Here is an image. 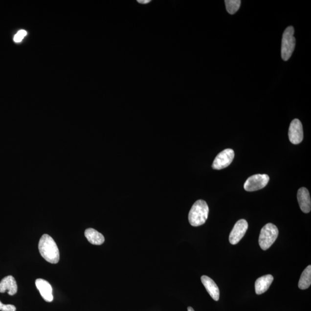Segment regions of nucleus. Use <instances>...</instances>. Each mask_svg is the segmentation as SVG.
<instances>
[{
  "instance_id": "obj_18",
  "label": "nucleus",
  "mask_w": 311,
  "mask_h": 311,
  "mask_svg": "<svg viewBox=\"0 0 311 311\" xmlns=\"http://www.w3.org/2000/svg\"><path fill=\"white\" fill-rule=\"evenodd\" d=\"M0 311H16V308L12 304H4L0 301Z\"/></svg>"
},
{
  "instance_id": "obj_14",
  "label": "nucleus",
  "mask_w": 311,
  "mask_h": 311,
  "mask_svg": "<svg viewBox=\"0 0 311 311\" xmlns=\"http://www.w3.org/2000/svg\"><path fill=\"white\" fill-rule=\"evenodd\" d=\"M84 234L90 244L93 245H102L105 241V237L102 233L97 231L95 229H87Z\"/></svg>"
},
{
  "instance_id": "obj_12",
  "label": "nucleus",
  "mask_w": 311,
  "mask_h": 311,
  "mask_svg": "<svg viewBox=\"0 0 311 311\" xmlns=\"http://www.w3.org/2000/svg\"><path fill=\"white\" fill-rule=\"evenodd\" d=\"M200 279H201L203 286L205 287L207 292L212 297V299L215 301H219L220 290L215 281L210 277L206 276V275H203Z\"/></svg>"
},
{
  "instance_id": "obj_4",
  "label": "nucleus",
  "mask_w": 311,
  "mask_h": 311,
  "mask_svg": "<svg viewBox=\"0 0 311 311\" xmlns=\"http://www.w3.org/2000/svg\"><path fill=\"white\" fill-rule=\"evenodd\" d=\"M294 30L292 26H289L283 34L282 40L281 57L287 61L289 59L296 46V39L294 37Z\"/></svg>"
},
{
  "instance_id": "obj_11",
  "label": "nucleus",
  "mask_w": 311,
  "mask_h": 311,
  "mask_svg": "<svg viewBox=\"0 0 311 311\" xmlns=\"http://www.w3.org/2000/svg\"><path fill=\"white\" fill-rule=\"evenodd\" d=\"M297 200L302 212L309 213L311 209V200L310 194L306 188L301 187L298 190Z\"/></svg>"
},
{
  "instance_id": "obj_8",
  "label": "nucleus",
  "mask_w": 311,
  "mask_h": 311,
  "mask_svg": "<svg viewBox=\"0 0 311 311\" xmlns=\"http://www.w3.org/2000/svg\"><path fill=\"white\" fill-rule=\"evenodd\" d=\"M288 135L290 141L293 144H299L302 142L304 137L303 129L300 120L295 119L291 121Z\"/></svg>"
},
{
  "instance_id": "obj_16",
  "label": "nucleus",
  "mask_w": 311,
  "mask_h": 311,
  "mask_svg": "<svg viewBox=\"0 0 311 311\" xmlns=\"http://www.w3.org/2000/svg\"><path fill=\"white\" fill-rule=\"evenodd\" d=\"M226 9L229 14L233 15L237 12L241 5V0H226Z\"/></svg>"
},
{
  "instance_id": "obj_10",
  "label": "nucleus",
  "mask_w": 311,
  "mask_h": 311,
  "mask_svg": "<svg viewBox=\"0 0 311 311\" xmlns=\"http://www.w3.org/2000/svg\"><path fill=\"white\" fill-rule=\"evenodd\" d=\"M6 291L10 296H14L18 292L17 283L12 275L5 277L0 281V293H4Z\"/></svg>"
},
{
  "instance_id": "obj_19",
  "label": "nucleus",
  "mask_w": 311,
  "mask_h": 311,
  "mask_svg": "<svg viewBox=\"0 0 311 311\" xmlns=\"http://www.w3.org/2000/svg\"><path fill=\"white\" fill-rule=\"evenodd\" d=\"M137 2L142 4H147L151 2V0H138Z\"/></svg>"
},
{
  "instance_id": "obj_20",
  "label": "nucleus",
  "mask_w": 311,
  "mask_h": 311,
  "mask_svg": "<svg viewBox=\"0 0 311 311\" xmlns=\"http://www.w3.org/2000/svg\"><path fill=\"white\" fill-rule=\"evenodd\" d=\"M187 310L188 311H195L194 310L193 308L191 307H188Z\"/></svg>"
},
{
  "instance_id": "obj_6",
  "label": "nucleus",
  "mask_w": 311,
  "mask_h": 311,
  "mask_svg": "<svg viewBox=\"0 0 311 311\" xmlns=\"http://www.w3.org/2000/svg\"><path fill=\"white\" fill-rule=\"evenodd\" d=\"M234 157V151L231 149H226L217 156L213 161L212 168L214 170L223 169L231 164Z\"/></svg>"
},
{
  "instance_id": "obj_9",
  "label": "nucleus",
  "mask_w": 311,
  "mask_h": 311,
  "mask_svg": "<svg viewBox=\"0 0 311 311\" xmlns=\"http://www.w3.org/2000/svg\"><path fill=\"white\" fill-rule=\"evenodd\" d=\"M35 285L45 301L50 303L53 300V288L48 282L42 278H38L35 281Z\"/></svg>"
},
{
  "instance_id": "obj_7",
  "label": "nucleus",
  "mask_w": 311,
  "mask_h": 311,
  "mask_svg": "<svg viewBox=\"0 0 311 311\" xmlns=\"http://www.w3.org/2000/svg\"><path fill=\"white\" fill-rule=\"evenodd\" d=\"M248 227V222L246 220L242 219L239 220L233 226L230 233L229 241L230 244L235 245L241 241L247 232Z\"/></svg>"
},
{
  "instance_id": "obj_3",
  "label": "nucleus",
  "mask_w": 311,
  "mask_h": 311,
  "mask_svg": "<svg viewBox=\"0 0 311 311\" xmlns=\"http://www.w3.org/2000/svg\"><path fill=\"white\" fill-rule=\"evenodd\" d=\"M278 236L276 226L268 223L262 228L259 238V244L262 249L267 250L274 244Z\"/></svg>"
},
{
  "instance_id": "obj_15",
  "label": "nucleus",
  "mask_w": 311,
  "mask_h": 311,
  "mask_svg": "<svg viewBox=\"0 0 311 311\" xmlns=\"http://www.w3.org/2000/svg\"><path fill=\"white\" fill-rule=\"evenodd\" d=\"M311 284V266L306 267L301 274L298 286L301 290L307 289Z\"/></svg>"
},
{
  "instance_id": "obj_2",
  "label": "nucleus",
  "mask_w": 311,
  "mask_h": 311,
  "mask_svg": "<svg viewBox=\"0 0 311 311\" xmlns=\"http://www.w3.org/2000/svg\"><path fill=\"white\" fill-rule=\"evenodd\" d=\"M209 211L208 205L205 200H197L189 214V221L191 225L199 226L204 224L208 218Z\"/></svg>"
},
{
  "instance_id": "obj_17",
  "label": "nucleus",
  "mask_w": 311,
  "mask_h": 311,
  "mask_svg": "<svg viewBox=\"0 0 311 311\" xmlns=\"http://www.w3.org/2000/svg\"><path fill=\"white\" fill-rule=\"evenodd\" d=\"M26 35H27V32L25 30H21L17 32V34L15 35L14 38V42H16V43H19V42H21L22 40H23V38L26 36Z\"/></svg>"
},
{
  "instance_id": "obj_13",
  "label": "nucleus",
  "mask_w": 311,
  "mask_h": 311,
  "mask_svg": "<svg viewBox=\"0 0 311 311\" xmlns=\"http://www.w3.org/2000/svg\"><path fill=\"white\" fill-rule=\"evenodd\" d=\"M273 280L274 278L270 274L265 275L258 278L255 283L256 294L259 295L266 292L270 287Z\"/></svg>"
},
{
  "instance_id": "obj_1",
  "label": "nucleus",
  "mask_w": 311,
  "mask_h": 311,
  "mask_svg": "<svg viewBox=\"0 0 311 311\" xmlns=\"http://www.w3.org/2000/svg\"><path fill=\"white\" fill-rule=\"evenodd\" d=\"M39 251L45 260L52 264L60 261V251L54 240L47 234L42 236L38 244Z\"/></svg>"
},
{
  "instance_id": "obj_5",
  "label": "nucleus",
  "mask_w": 311,
  "mask_h": 311,
  "mask_svg": "<svg viewBox=\"0 0 311 311\" xmlns=\"http://www.w3.org/2000/svg\"><path fill=\"white\" fill-rule=\"evenodd\" d=\"M269 179V177L267 174L254 175L245 181L244 189L249 192L261 190L267 185Z\"/></svg>"
}]
</instances>
